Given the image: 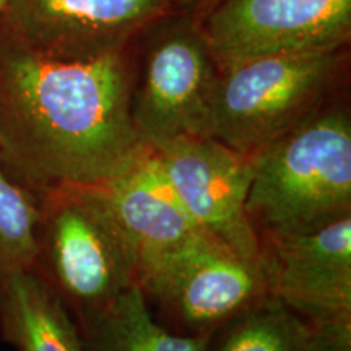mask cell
<instances>
[{"label":"cell","mask_w":351,"mask_h":351,"mask_svg":"<svg viewBox=\"0 0 351 351\" xmlns=\"http://www.w3.org/2000/svg\"><path fill=\"white\" fill-rule=\"evenodd\" d=\"M194 15L218 67L351 41V0H208Z\"/></svg>","instance_id":"7"},{"label":"cell","mask_w":351,"mask_h":351,"mask_svg":"<svg viewBox=\"0 0 351 351\" xmlns=\"http://www.w3.org/2000/svg\"><path fill=\"white\" fill-rule=\"evenodd\" d=\"M173 12L168 0H5L0 19L41 54L91 60L127 49Z\"/></svg>","instance_id":"9"},{"label":"cell","mask_w":351,"mask_h":351,"mask_svg":"<svg viewBox=\"0 0 351 351\" xmlns=\"http://www.w3.org/2000/svg\"><path fill=\"white\" fill-rule=\"evenodd\" d=\"M138 285L148 302L186 335H213L269 296L261 261L241 256L202 230L145 261Z\"/></svg>","instance_id":"6"},{"label":"cell","mask_w":351,"mask_h":351,"mask_svg":"<svg viewBox=\"0 0 351 351\" xmlns=\"http://www.w3.org/2000/svg\"><path fill=\"white\" fill-rule=\"evenodd\" d=\"M135 43L98 59H57L0 19V163L8 176L38 197L101 186L140 155L130 119Z\"/></svg>","instance_id":"1"},{"label":"cell","mask_w":351,"mask_h":351,"mask_svg":"<svg viewBox=\"0 0 351 351\" xmlns=\"http://www.w3.org/2000/svg\"><path fill=\"white\" fill-rule=\"evenodd\" d=\"M174 12H189L194 13L205 5L208 0H168Z\"/></svg>","instance_id":"16"},{"label":"cell","mask_w":351,"mask_h":351,"mask_svg":"<svg viewBox=\"0 0 351 351\" xmlns=\"http://www.w3.org/2000/svg\"><path fill=\"white\" fill-rule=\"evenodd\" d=\"M101 187L117 219L137 245L140 265L200 230L147 145L125 169Z\"/></svg>","instance_id":"11"},{"label":"cell","mask_w":351,"mask_h":351,"mask_svg":"<svg viewBox=\"0 0 351 351\" xmlns=\"http://www.w3.org/2000/svg\"><path fill=\"white\" fill-rule=\"evenodd\" d=\"M0 153H2V137H0Z\"/></svg>","instance_id":"18"},{"label":"cell","mask_w":351,"mask_h":351,"mask_svg":"<svg viewBox=\"0 0 351 351\" xmlns=\"http://www.w3.org/2000/svg\"><path fill=\"white\" fill-rule=\"evenodd\" d=\"M207 351H351V328L314 326L269 295L219 327Z\"/></svg>","instance_id":"13"},{"label":"cell","mask_w":351,"mask_h":351,"mask_svg":"<svg viewBox=\"0 0 351 351\" xmlns=\"http://www.w3.org/2000/svg\"><path fill=\"white\" fill-rule=\"evenodd\" d=\"M219 67L194 13L173 12L135 43L130 119L148 147L204 135Z\"/></svg>","instance_id":"5"},{"label":"cell","mask_w":351,"mask_h":351,"mask_svg":"<svg viewBox=\"0 0 351 351\" xmlns=\"http://www.w3.org/2000/svg\"><path fill=\"white\" fill-rule=\"evenodd\" d=\"M0 333L19 351H85L72 311L36 269L0 274Z\"/></svg>","instance_id":"12"},{"label":"cell","mask_w":351,"mask_h":351,"mask_svg":"<svg viewBox=\"0 0 351 351\" xmlns=\"http://www.w3.org/2000/svg\"><path fill=\"white\" fill-rule=\"evenodd\" d=\"M150 148L195 225L241 256L261 261V241L247 215L254 155L204 135L171 138Z\"/></svg>","instance_id":"8"},{"label":"cell","mask_w":351,"mask_h":351,"mask_svg":"<svg viewBox=\"0 0 351 351\" xmlns=\"http://www.w3.org/2000/svg\"><path fill=\"white\" fill-rule=\"evenodd\" d=\"M36 269L75 315L96 311L138 285L137 245L101 186L38 195Z\"/></svg>","instance_id":"4"},{"label":"cell","mask_w":351,"mask_h":351,"mask_svg":"<svg viewBox=\"0 0 351 351\" xmlns=\"http://www.w3.org/2000/svg\"><path fill=\"white\" fill-rule=\"evenodd\" d=\"M247 215L257 236L301 234L351 215V114L333 98L254 155Z\"/></svg>","instance_id":"2"},{"label":"cell","mask_w":351,"mask_h":351,"mask_svg":"<svg viewBox=\"0 0 351 351\" xmlns=\"http://www.w3.org/2000/svg\"><path fill=\"white\" fill-rule=\"evenodd\" d=\"M85 351H207L212 335H186L161 326L140 285L96 311L75 315Z\"/></svg>","instance_id":"14"},{"label":"cell","mask_w":351,"mask_h":351,"mask_svg":"<svg viewBox=\"0 0 351 351\" xmlns=\"http://www.w3.org/2000/svg\"><path fill=\"white\" fill-rule=\"evenodd\" d=\"M38 225V197L0 163V274L36 267Z\"/></svg>","instance_id":"15"},{"label":"cell","mask_w":351,"mask_h":351,"mask_svg":"<svg viewBox=\"0 0 351 351\" xmlns=\"http://www.w3.org/2000/svg\"><path fill=\"white\" fill-rule=\"evenodd\" d=\"M258 241L269 295L314 326L351 328V215L315 231Z\"/></svg>","instance_id":"10"},{"label":"cell","mask_w":351,"mask_h":351,"mask_svg":"<svg viewBox=\"0 0 351 351\" xmlns=\"http://www.w3.org/2000/svg\"><path fill=\"white\" fill-rule=\"evenodd\" d=\"M3 5H5V0H0V10H2Z\"/></svg>","instance_id":"17"},{"label":"cell","mask_w":351,"mask_h":351,"mask_svg":"<svg viewBox=\"0 0 351 351\" xmlns=\"http://www.w3.org/2000/svg\"><path fill=\"white\" fill-rule=\"evenodd\" d=\"M350 46L261 56L219 67L204 137L256 155L335 98Z\"/></svg>","instance_id":"3"}]
</instances>
